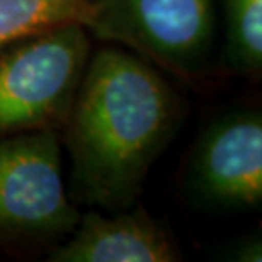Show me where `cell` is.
<instances>
[{
  "label": "cell",
  "mask_w": 262,
  "mask_h": 262,
  "mask_svg": "<svg viewBox=\"0 0 262 262\" xmlns=\"http://www.w3.org/2000/svg\"><path fill=\"white\" fill-rule=\"evenodd\" d=\"M179 119V97L154 65L119 48L99 50L61 128L73 199L107 211L133 208Z\"/></svg>",
  "instance_id": "6da1fadb"
},
{
  "label": "cell",
  "mask_w": 262,
  "mask_h": 262,
  "mask_svg": "<svg viewBox=\"0 0 262 262\" xmlns=\"http://www.w3.org/2000/svg\"><path fill=\"white\" fill-rule=\"evenodd\" d=\"M89 58L91 41L80 24L0 46V140L63 128Z\"/></svg>",
  "instance_id": "7a4b0ae2"
},
{
  "label": "cell",
  "mask_w": 262,
  "mask_h": 262,
  "mask_svg": "<svg viewBox=\"0 0 262 262\" xmlns=\"http://www.w3.org/2000/svg\"><path fill=\"white\" fill-rule=\"evenodd\" d=\"M99 39L135 51L148 63L199 80L211 63L214 0H89Z\"/></svg>",
  "instance_id": "3957f363"
},
{
  "label": "cell",
  "mask_w": 262,
  "mask_h": 262,
  "mask_svg": "<svg viewBox=\"0 0 262 262\" xmlns=\"http://www.w3.org/2000/svg\"><path fill=\"white\" fill-rule=\"evenodd\" d=\"M78 211L61 174L58 129L0 140V238H50L72 232Z\"/></svg>",
  "instance_id": "277c9868"
},
{
  "label": "cell",
  "mask_w": 262,
  "mask_h": 262,
  "mask_svg": "<svg viewBox=\"0 0 262 262\" xmlns=\"http://www.w3.org/2000/svg\"><path fill=\"white\" fill-rule=\"evenodd\" d=\"M187 186L214 208L245 209L262 203V116L255 109L225 114L199 136Z\"/></svg>",
  "instance_id": "5b68a950"
},
{
  "label": "cell",
  "mask_w": 262,
  "mask_h": 262,
  "mask_svg": "<svg viewBox=\"0 0 262 262\" xmlns=\"http://www.w3.org/2000/svg\"><path fill=\"white\" fill-rule=\"evenodd\" d=\"M119 209L113 216L91 211L72 230L51 262H174L181 250L174 238L143 208Z\"/></svg>",
  "instance_id": "8992f818"
},
{
  "label": "cell",
  "mask_w": 262,
  "mask_h": 262,
  "mask_svg": "<svg viewBox=\"0 0 262 262\" xmlns=\"http://www.w3.org/2000/svg\"><path fill=\"white\" fill-rule=\"evenodd\" d=\"M89 0H0V46L61 26L91 28Z\"/></svg>",
  "instance_id": "52a82bcc"
},
{
  "label": "cell",
  "mask_w": 262,
  "mask_h": 262,
  "mask_svg": "<svg viewBox=\"0 0 262 262\" xmlns=\"http://www.w3.org/2000/svg\"><path fill=\"white\" fill-rule=\"evenodd\" d=\"M225 15V67L257 77L262 68V0H222Z\"/></svg>",
  "instance_id": "ba28073f"
},
{
  "label": "cell",
  "mask_w": 262,
  "mask_h": 262,
  "mask_svg": "<svg viewBox=\"0 0 262 262\" xmlns=\"http://www.w3.org/2000/svg\"><path fill=\"white\" fill-rule=\"evenodd\" d=\"M233 260L240 262H260L262 260V244L260 238H249L240 242L233 249L232 257Z\"/></svg>",
  "instance_id": "9c48e42d"
}]
</instances>
